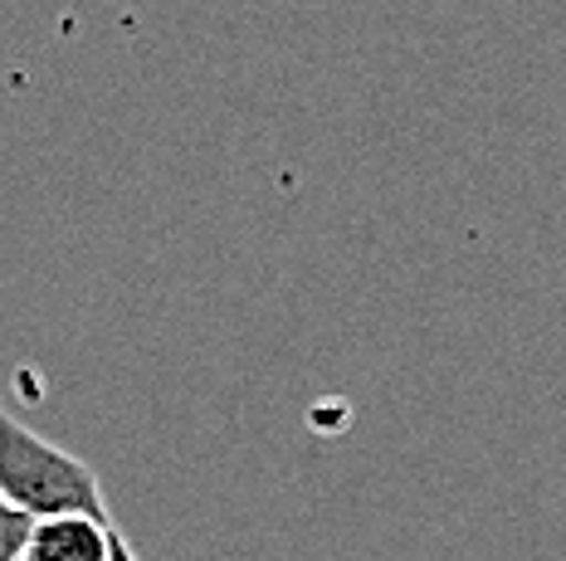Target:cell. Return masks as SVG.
I'll use <instances>...</instances> for the list:
<instances>
[{"mask_svg":"<svg viewBox=\"0 0 566 561\" xmlns=\"http://www.w3.org/2000/svg\"><path fill=\"white\" fill-rule=\"evenodd\" d=\"M113 561H137V552L127 547V537H123V532H117V542H113Z\"/></svg>","mask_w":566,"mask_h":561,"instance_id":"obj_4","label":"cell"},{"mask_svg":"<svg viewBox=\"0 0 566 561\" xmlns=\"http://www.w3.org/2000/svg\"><path fill=\"white\" fill-rule=\"evenodd\" d=\"M30 532H34V518L0 494V561H25Z\"/></svg>","mask_w":566,"mask_h":561,"instance_id":"obj_3","label":"cell"},{"mask_svg":"<svg viewBox=\"0 0 566 561\" xmlns=\"http://www.w3.org/2000/svg\"><path fill=\"white\" fill-rule=\"evenodd\" d=\"M117 528L108 512H59L34 518L25 561H113Z\"/></svg>","mask_w":566,"mask_h":561,"instance_id":"obj_2","label":"cell"},{"mask_svg":"<svg viewBox=\"0 0 566 561\" xmlns=\"http://www.w3.org/2000/svg\"><path fill=\"white\" fill-rule=\"evenodd\" d=\"M0 494L15 508H25L30 518L103 512L98 474L6 411H0Z\"/></svg>","mask_w":566,"mask_h":561,"instance_id":"obj_1","label":"cell"}]
</instances>
